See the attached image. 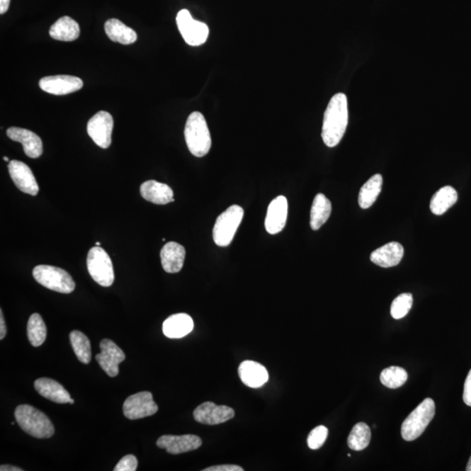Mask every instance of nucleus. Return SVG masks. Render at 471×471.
<instances>
[{
    "mask_svg": "<svg viewBox=\"0 0 471 471\" xmlns=\"http://www.w3.org/2000/svg\"><path fill=\"white\" fill-rule=\"evenodd\" d=\"M193 329V319L186 314H173L165 320L163 325L165 336L171 339L186 336Z\"/></svg>",
    "mask_w": 471,
    "mask_h": 471,
    "instance_id": "obj_23",
    "label": "nucleus"
},
{
    "mask_svg": "<svg viewBox=\"0 0 471 471\" xmlns=\"http://www.w3.org/2000/svg\"><path fill=\"white\" fill-rule=\"evenodd\" d=\"M186 255V249L178 243L166 244L160 254L161 266L166 273H179L183 268Z\"/></svg>",
    "mask_w": 471,
    "mask_h": 471,
    "instance_id": "obj_20",
    "label": "nucleus"
},
{
    "mask_svg": "<svg viewBox=\"0 0 471 471\" xmlns=\"http://www.w3.org/2000/svg\"><path fill=\"white\" fill-rule=\"evenodd\" d=\"M239 375L243 383L252 389H258L265 385L269 379L267 369L263 365L252 361H243L240 364Z\"/></svg>",
    "mask_w": 471,
    "mask_h": 471,
    "instance_id": "obj_18",
    "label": "nucleus"
},
{
    "mask_svg": "<svg viewBox=\"0 0 471 471\" xmlns=\"http://www.w3.org/2000/svg\"><path fill=\"white\" fill-rule=\"evenodd\" d=\"M203 471H244L242 467L233 465H223L209 467Z\"/></svg>",
    "mask_w": 471,
    "mask_h": 471,
    "instance_id": "obj_37",
    "label": "nucleus"
},
{
    "mask_svg": "<svg viewBox=\"0 0 471 471\" xmlns=\"http://www.w3.org/2000/svg\"><path fill=\"white\" fill-rule=\"evenodd\" d=\"M70 342L78 360L83 364H89L92 359L91 343L80 331H71Z\"/></svg>",
    "mask_w": 471,
    "mask_h": 471,
    "instance_id": "obj_29",
    "label": "nucleus"
},
{
    "mask_svg": "<svg viewBox=\"0 0 471 471\" xmlns=\"http://www.w3.org/2000/svg\"><path fill=\"white\" fill-rule=\"evenodd\" d=\"M100 244H101L100 242H96V246H100Z\"/></svg>",
    "mask_w": 471,
    "mask_h": 471,
    "instance_id": "obj_44",
    "label": "nucleus"
},
{
    "mask_svg": "<svg viewBox=\"0 0 471 471\" xmlns=\"http://www.w3.org/2000/svg\"><path fill=\"white\" fill-rule=\"evenodd\" d=\"M35 387L41 397L60 404L69 403L71 397L62 384L55 380L40 378L35 380Z\"/></svg>",
    "mask_w": 471,
    "mask_h": 471,
    "instance_id": "obj_22",
    "label": "nucleus"
},
{
    "mask_svg": "<svg viewBox=\"0 0 471 471\" xmlns=\"http://www.w3.org/2000/svg\"><path fill=\"white\" fill-rule=\"evenodd\" d=\"M331 212V205L329 199L322 193L316 195L311 209V228L314 231H318L329 220Z\"/></svg>",
    "mask_w": 471,
    "mask_h": 471,
    "instance_id": "obj_26",
    "label": "nucleus"
},
{
    "mask_svg": "<svg viewBox=\"0 0 471 471\" xmlns=\"http://www.w3.org/2000/svg\"><path fill=\"white\" fill-rule=\"evenodd\" d=\"M176 24L181 35L190 46H201L208 39L210 33L208 25L203 22L194 20L186 9L181 10L177 13Z\"/></svg>",
    "mask_w": 471,
    "mask_h": 471,
    "instance_id": "obj_8",
    "label": "nucleus"
},
{
    "mask_svg": "<svg viewBox=\"0 0 471 471\" xmlns=\"http://www.w3.org/2000/svg\"><path fill=\"white\" fill-rule=\"evenodd\" d=\"M188 149L193 156L203 157L212 148V137L206 120L200 112L191 113L184 129Z\"/></svg>",
    "mask_w": 471,
    "mask_h": 471,
    "instance_id": "obj_2",
    "label": "nucleus"
},
{
    "mask_svg": "<svg viewBox=\"0 0 471 471\" xmlns=\"http://www.w3.org/2000/svg\"><path fill=\"white\" fill-rule=\"evenodd\" d=\"M413 305V296L412 293H402L393 301L391 306V315L395 319L404 318L409 312L412 310Z\"/></svg>",
    "mask_w": 471,
    "mask_h": 471,
    "instance_id": "obj_33",
    "label": "nucleus"
},
{
    "mask_svg": "<svg viewBox=\"0 0 471 471\" xmlns=\"http://www.w3.org/2000/svg\"><path fill=\"white\" fill-rule=\"evenodd\" d=\"M329 436V429L325 426H318L312 429L307 437V446L311 450H318L325 443Z\"/></svg>",
    "mask_w": 471,
    "mask_h": 471,
    "instance_id": "obj_34",
    "label": "nucleus"
},
{
    "mask_svg": "<svg viewBox=\"0 0 471 471\" xmlns=\"http://www.w3.org/2000/svg\"><path fill=\"white\" fill-rule=\"evenodd\" d=\"M33 278L41 285L52 291L69 295L74 291L75 283L65 270L51 266H38L33 271Z\"/></svg>",
    "mask_w": 471,
    "mask_h": 471,
    "instance_id": "obj_6",
    "label": "nucleus"
},
{
    "mask_svg": "<svg viewBox=\"0 0 471 471\" xmlns=\"http://www.w3.org/2000/svg\"><path fill=\"white\" fill-rule=\"evenodd\" d=\"M0 470L1 471H23V470L18 468V467L11 466V465H1L0 467Z\"/></svg>",
    "mask_w": 471,
    "mask_h": 471,
    "instance_id": "obj_40",
    "label": "nucleus"
},
{
    "mask_svg": "<svg viewBox=\"0 0 471 471\" xmlns=\"http://www.w3.org/2000/svg\"><path fill=\"white\" fill-rule=\"evenodd\" d=\"M244 217V210L239 205H232L217 218L213 228V239L217 246H229Z\"/></svg>",
    "mask_w": 471,
    "mask_h": 471,
    "instance_id": "obj_5",
    "label": "nucleus"
},
{
    "mask_svg": "<svg viewBox=\"0 0 471 471\" xmlns=\"http://www.w3.org/2000/svg\"><path fill=\"white\" fill-rule=\"evenodd\" d=\"M101 353L96 354V360L108 376L119 375V365L125 360L126 356L115 342L104 339L100 343Z\"/></svg>",
    "mask_w": 471,
    "mask_h": 471,
    "instance_id": "obj_11",
    "label": "nucleus"
},
{
    "mask_svg": "<svg viewBox=\"0 0 471 471\" xmlns=\"http://www.w3.org/2000/svg\"><path fill=\"white\" fill-rule=\"evenodd\" d=\"M436 405L431 398L425 400L409 414L402 426V438L412 442L418 438L435 416Z\"/></svg>",
    "mask_w": 471,
    "mask_h": 471,
    "instance_id": "obj_4",
    "label": "nucleus"
},
{
    "mask_svg": "<svg viewBox=\"0 0 471 471\" xmlns=\"http://www.w3.org/2000/svg\"><path fill=\"white\" fill-rule=\"evenodd\" d=\"M458 198V192L453 187L444 186L440 188L431 198V210L432 213L437 215V216L446 213L451 206L457 203Z\"/></svg>",
    "mask_w": 471,
    "mask_h": 471,
    "instance_id": "obj_27",
    "label": "nucleus"
},
{
    "mask_svg": "<svg viewBox=\"0 0 471 471\" xmlns=\"http://www.w3.org/2000/svg\"><path fill=\"white\" fill-rule=\"evenodd\" d=\"M140 192L145 200L152 202L154 205H164L175 201L172 188L167 184L158 183L154 180L143 183Z\"/></svg>",
    "mask_w": 471,
    "mask_h": 471,
    "instance_id": "obj_21",
    "label": "nucleus"
},
{
    "mask_svg": "<svg viewBox=\"0 0 471 471\" xmlns=\"http://www.w3.org/2000/svg\"><path fill=\"white\" fill-rule=\"evenodd\" d=\"M193 416L198 423L217 425L232 419L235 416V412L228 406H217L213 402H207L195 409Z\"/></svg>",
    "mask_w": 471,
    "mask_h": 471,
    "instance_id": "obj_12",
    "label": "nucleus"
},
{
    "mask_svg": "<svg viewBox=\"0 0 471 471\" xmlns=\"http://www.w3.org/2000/svg\"><path fill=\"white\" fill-rule=\"evenodd\" d=\"M463 399L466 405L471 407V369L465 380Z\"/></svg>",
    "mask_w": 471,
    "mask_h": 471,
    "instance_id": "obj_36",
    "label": "nucleus"
},
{
    "mask_svg": "<svg viewBox=\"0 0 471 471\" xmlns=\"http://www.w3.org/2000/svg\"><path fill=\"white\" fill-rule=\"evenodd\" d=\"M7 137L11 140L21 142L23 145L24 152L30 158L40 157L43 153V144L39 135L28 130L21 127H9L6 131Z\"/></svg>",
    "mask_w": 471,
    "mask_h": 471,
    "instance_id": "obj_17",
    "label": "nucleus"
},
{
    "mask_svg": "<svg viewBox=\"0 0 471 471\" xmlns=\"http://www.w3.org/2000/svg\"><path fill=\"white\" fill-rule=\"evenodd\" d=\"M11 0H0V13L4 14L8 11Z\"/></svg>",
    "mask_w": 471,
    "mask_h": 471,
    "instance_id": "obj_39",
    "label": "nucleus"
},
{
    "mask_svg": "<svg viewBox=\"0 0 471 471\" xmlns=\"http://www.w3.org/2000/svg\"><path fill=\"white\" fill-rule=\"evenodd\" d=\"M8 171L11 178L18 190L32 195L39 193V186L35 175L28 165L22 161L13 160L9 161Z\"/></svg>",
    "mask_w": 471,
    "mask_h": 471,
    "instance_id": "obj_14",
    "label": "nucleus"
},
{
    "mask_svg": "<svg viewBox=\"0 0 471 471\" xmlns=\"http://www.w3.org/2000/svg\"><path fill=\"white\" fill-rule=\"evenodd\" d=\"M81 79L72 75H55L41 79L40 88L55 96H65L82 89Z\"/></svg>",
    "mask_w": 471,
    "mask_h": 471,
    "instance_id": "obj_13",
    "label": "nucleus"
},
{
    "mask_svg": "<svg viewBox=\"0 0 471 471\" xmlns=\"http://www.w3.org/2000/svg\"><path fill=\"white\" fill-rule=\"evenodd\" d=\"M4 161H9L8 157H4Z\"/></svg>",
    "mask_w": 471,
    "mask_h": 471,
    "instance_id": "obj_42",
    "label": "nucleus"
},
{
    "mask_svg": "<svg viewBox=\"0 0 471 471\" xmlns=\"http://www.w3.org/2000/svg\"><path fill=\"white\" fill-rule=\"evenodd\" d=\"M7 333L5 319H4L3 311L0 310V340H4Z\"/></svg>",
    "mask_w": 471,
    "mask_h": 471,
    "instance_id": "obj_38",
    "label": "nucleus"
},
{
    "mask_svg": "<svg viewBox=\"0 0 471 471\" xmlns=\"http://www.w3.org/2000/svg\"><path fill=\"white\" fill-rule=\"evenodd\" d=\"M114 120L106 111H100L94 115L88 123V134L94 143L101 148L108 149L112 142V131Z\"/></svg>",
    "mask_w": 471,
    "mask_h": 471,
    "instance_id": "obj_10",
    "label": "nucleus"
},
{
    "mask_svg": "<svg viewBox=\"0 0 471 471\" xmlns=\"http://www.w3.org/2000/svg\"><path fill=\"white\" fill-rule=\"evenodd\" d=\"M28 337L30 343L35 348L43 344L47 339V327L39 314L30 316L28 323Z\"/></svg>",
    "mask_w": 471,
    "mask_h": 471,
    "instance_id": "obj_30",
    "label": "nucleus"
},
{
    "mask_svg": "<svg viewBox=\"0 0 471 471\" xmlns=\"http://www.w3.org/2000/svg\"><path fill=\"white\" fill-rule=\"evenodd\" d=\"M404 255V249L400 243L391 242L372 252L371 261L383 268L399 265Z\"/></svg>",
    "mask_w": 471,
    "mask_h": 471,
    "instance_id": "obj_19",
    "label": "nucleus"
},
{
    "mask_svg": "<svg viewBox=\"0 0 471 471\" xmlns=\"http://www.w3.org/2000/svg\"><path fill=\"white\" fill-rule=\"evenodd\" d=\"M158 412V406L153 400L150 392L143 391L126 399L123 404V414L127 419L137 420L152 416Z\"/></svg>",
    "mask_w": 471,
    "mask_h": 471,
    "instance_id": "obj_9",
    "label": "nucleus"
},
{
    "mask_svg": "<svg viewBox=\"0 0 471 471\" xmlns=\"http://www.w3.org/2000/svg\"><path fill=\"white\" fill-rule=\"evenodd\" d=\"M370 440V428L364 423H359L353 426L350 433L348 438V447L356 451L363 450L369 446Z\"/></svg>",
    "mask_w": 471,
    "mask_h": 471,
    "instance_id": "obj_31",
    "label": "nucleus"
},
{
    "mask_svg": "<svg viewBox=\"0 0 471 471\" xmlns=\"http://www.w3.org/2000/svg\"><path fill=\"white\" fill-rule=\"evenodd\" d=\"M466 470H467V471H471V457H470V460H469L468 465H467Z\"/></svg>",
    "mask_w": 471,
    "mask_h": 471,
    "instance_id": "obj_41",
    "label": "nucleus"
},
{
    "mask_svg": "<svg viewBox=\"0 0 471 471\" xmlns=\"http://www.w3.org/2000/svg\"><path fill=\"white\" fill-rule=\"evenodd\" d=\"M106 35L114 42L130 45L137 40V33L118 18H110L104 25Z\"/></svg>",
    "mask_w": 471,
    "mask_h": 471,
    "instance_id": "obj_24",
    "label": "nucleus"
},
{
    "mask_svg": "<svg viewBox=\"0 0 471 471\" xmlns=\"http://www.w3.org/2000/svg\"><path fill=\"white\" fill-rule=\"evenodd\" d=\"M90 276L104 288L111 286L115 280L114 267L110 257L103 248L94 246L90 249L86 259Z\"/></svg>",
    "mask_w": 471,
    "mask_h": 471,
    "instance_id": "obj_7",
    "label": "nucleus"
},
{
    "mask_svg": "<svg viewBox=\"0 0 471 471\" xmlns=\"http://www.w3.org/2000/svg\"><path fill=\"white\" fill-rule=\"evenodd\" d=\"M288 203L284 195H280L270 203L265 221L266 232L271 235L278 234L285 228L288 220Z\"/></svg>",
    "mask_w": 471,
    "mask_h": 471,
    "instance_id": "obj_16",
    "label": "nucleus"
},
{
    "mask_svg": "<svg viewBox=\"0 0 471 471\" xmlns=\"http://www.w3.org/2000/svg\"><path fill=\"white\" fill-rule=\"evenodd\" d=\"M138 461L133 455H127L120 460L115 465V471H135L137 470Z\"/></svg>",
    "mask_w": 471,
    "mask_h": 471,
    "instance_id": "obj_35",
    "label": "nucleus"
},
{
    "mask_svg": "<svg viewBox=\"0 0 471 471\" xmlns=\"http://www.w3.org/2000/svg\"><path fill=\"white\" fill-rule=\"evenodd\" d=\"M348 124V98L345 93L334 94L324 114L322 137L329 148L337 146L344 137Z\"/></svg>",
    "mask_w": 471,
    "mask_h": 471,
    "instance_id": "obj_1",
    "label": "nucleus"
},
{
    "mask_svg": "<svg viewBox=\"0 0 471 471\" xmlns=\"http://www.w3.org/2000/svg\"><path fill=\"white\" fill-rule=\"evenodd\" d=\"M380 379L384 386L391 390H395L404 385L408 380V373L404 368L394 365V367L384 369L380 374Z\"/></svg>",
    "mask_w": 471,
    "mask_h": 471,
    "instance_id": "obj_32",
    "label": "nucleus"
},
{
    "mask_svg": "<svg viewBox=\"0 0 471 471\" xmlns=\"http://www.w3.org/2000/svg\"><path fill=\"white\" fill-rule=\"evenodd\" d=\"M383 178L382 175L373 176L361 188L359 205L363 209H368L374 205L382 191Z\"/></svg>",
    "mask_w": 471,
    "mask_h": 471,
    "instance_id": "obj_28",
    "label": "nucleus"
},
{
    "mask_svg": "<svg viewBox=\"0 0 471 471\" xmlns=\"http://www.w3.org/2000/svg\"><path fill=\"white\" fill-rule=\"evenodd\" d=\"M69 403H71V404H74V400H73V399L71 398L70 401H69Z\"/></svg>",
    "mask_w": 471,
    "mask_h": 471,
    "instance_id": "obj_43",
    "label": "nucleus"
},
{
    "mask_svg": "<svg viewBox=\"0 0 471 471\" xmlns=\"http://www.w3.org/2000/svg\"><path fill=\"white\" fill-rule=\"evenodd\" d=\"M80 33V26L69 16L59 18L49 31L52 39L60 41H74L78 39Z\"/></svg>",
    "mask_w": 471,
    "mask_h": 471,
    "instance_id": "obj_25",
    "label": "nucleus"
},
{
    "mask_svg": "<svg viewBox=\"0 0 471 471\" xmlns=\"http://www.w3.org/2000/svg\"><path fill=\"white\" fill-rule=\"evenodd\" d=\"M15 418L22 431L35 438H50L55 434V427L50 419L32 406L24 404L17 407Z\"/></svg>",
    "mask_w": 471,
    "mask_h": 471,
    "instance_id": "obj_3",
    "label": "nucleus"
},
{
    "mask_svg": "<svg viewBox=\"0 0 471 471\" xmlns=\"http://www.w3.org/2000/svg\"><path fill=\"white\" fill-rule=\"evenodd\" d=\"M157 446L169 454L178 455L198 450L202 446V439L194 435L163 436L157 440Z\"/></svg>",
    "mask_w": 471,
    "mask_h": 471,
    "instance_id": "obj_15",
    "label": "nucleus"
}]
</instances>
